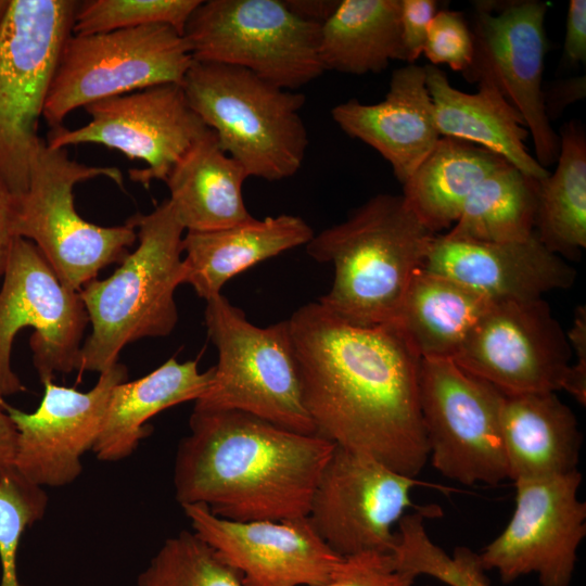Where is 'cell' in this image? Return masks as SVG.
I'll return each mask as SVG.
<instances>
[{
  "instance_id": "29",
  "label": "cell",
  "mask_w": 586,
  "mask_h": 586,
  "mask_svg": "<svg viewBox=\"0 0 586 586\" xmlns=\"http://www.w3.org/2000/svg\"><path fill=\"white\" fill-rule=\"evenodd\" d=\"M324 71L365 75L405 61L400 0H341L320 26Z\"/></svg>"
},
{
  "instance_id": "37",
  "label": "cell",
  "mask_w": 586,
  "mask_h": 586,
  "mask_svg": "<svg viewBox=\"0 0 586 586\" xmlns=\"http://www.w3.org/2000/svg\"><path fill=\"white\" fill-rule=\"evenodd\" d=\"M436 12L434 0H400L402 40L408 64L423 53L428 27Z\"/></svg>"
},
{
  "instance_id": "24",
  "label": "cell",
  "mask_w": 586,
  "mask_h": 586,
  "mask_svg": "<svg viewBox=\"0 0 586 586\" xmlns=\"http://www.w3.org/2000/svg\"><path fill=\"white\" fill-rule=\"evenodd\" d=\"M501 434L513 482L577 470L582 433L575 415L555 392L505 395Z\"/></svg>"
},
{
  "instance_id": "8",
  "label": "cell",
  "mask_w": 586,
  "mask_h": 586,
  "mask_svg": "<svg viewBox=\"0 0 586 586\" xmlns=\"http://www.w3.org/2000/svg\"><path fill=\"white\" fill-rule=\"evenodd\" d=\"M79 1L9 0L0 18V178L18 196L46 99Z\"/></svg>"
},
{
  "instance_id": "20",
  "label": "cell",
  "mask_w": 586,
  "mask_h": 586,
  "mask_svg": "<svg viewBox=\"0 0 586 586\" xmlns=\"http://www.w3.org/2000/svg\"><path fill=\"white\" fill-rule=\"evenodd\" d=\"M422 268L450 278L492 302L543 298L574 284L576 272L536 237L477 242L434 234Z\"/></svg>"
},
{
  "instance_id": "10",
  "label": "cell",
  "mask_w": 586,
  "mask_h": 586,
  "mask_svg": "<svg viewBox=\"0 0 586 586\" xmlns=\"http://www.w3.org/2000/svg\"><path fill=\"white\" fill-rule=\"evenodd\" d=\"M184 36L154 24L65 40L42 116L51 128L74 110L144 88L182 82L193 63Z\"/></svg>"
},
{
  "instance_id": "23",
  "label": "cell",
  "mask_w": 586,
  "mask_h": 586,
  "mask_svg": "<svg viewBox=\"0 0 586 586\" xmlns=\"http://www.w3.org/2000/svg\"><path fill=\"white\" fill-rule=\"evenodd\" d=\"M301 217L281 214L212 231H187L182 239L184 283L205 301L240 272L314 237Z\"/></svg>"
},
{
  "instance_id": "13",
  "label": "cell",
  "mask_w": 586,
  "mask_h": 586,
  "mask_svg": "<svg viewBox=\"0 0 586 586\" xmlns=\"http://www.w3.org/2000/svg\"><path fill=\"white\" fill-rule=\"evenodd\" d=\"M546 12L547 4L538 0L475 2L470 27L473 58L462 74L469 82L487 79L498 88L522 116L535 160L547 169L557 162L560 137L543 99Z\"/></svg>"
},
{
  "instance_id": "6",
  "label": "cell",
  "mask_w": 586,
  "mask_h": 586,
  "mask_svg": "<svg viewBox=\"0 0 586 586\" xmlns=\"http://www.w3.org/2000/svg\"><path fill=\"white\" fill-rule=\"evenodd\" d=\"M204 320L218 362L194 409L242 411L293 432L315 434L289 320L255 326L222 294L206 300Z\"/></svg>"
},
{
  "instance_id": "38",
  "label": "cell",
  "mask_w": 586,
  "mask_h": 586,
  "mask_svg": "<svg viewBox=\"0 0 586 586\" xmlns=\"http://www.w3.org/2000/svg\"><path fill=\"white\" fill-rule=\"evenodd\" d=\"M570 346L573 347L576 362L569 369L564 390L581 405L586 404V309L585 306L576 308L574 321L566 334Z\"/></svg>"
},
{
  "instance_id": "41",
  "label": "cell",
  "mask_w": 586,
  "mask_h": 586,
  "mask_svg": "<svg viewBox=\"0 0 586 586\" xmlns=\"http://www.w3.org/2000/svg\"><path fill=\"white\" fill-rule=\"evenodd\" d=\"M15 195L0 178V278L14 239Z\"/></svg>"
},
{
  "instance_id": "26",
  "label": "cell",
  "mask_w": 586,
  "mask_h": 586,
  "mask_svg": "<svg viewBox=\"0 0 586 586\" xmlns=\"http://www.w3.org/2000/svg\"><path fill=\"white\" fill-rule=\"evenodd\" d=\"M214 367L201 372L196 360L169 358L149 374L124 381L112 392L106 416L92 451L101 461L129 457L150 434L146 422L173 406L199 399L211 385Z\"/></svg>"
},
{
  "instance_id": "22",
  "label": "cell",
  "mask_w": 586,
  "mask_h": 586,
  "mask_svg": "<svg viewBox=\"0 0 586 586\" xmlns=\"http://www.w3.org/2000/svg\"><path fill=\"white\" fill-rule=\"evenodd\" d=\"M423 67L441 137L486 149L536 180L549 176L525 146L530 133L522 116L495 85L482 79L477 92L467 93L451 86L438 66Z\"/></svg>"
},
{
  "instance_id": "25",
  "label": "cell",
  "mask_w": 586,
  "mask_h": 586,
  "mask_svg": "<svg viewBox=\"0 0 586 586\" xmlns=\"http://www.w3.org/2000/svg\"><path fill=\"white\" fill-rule=\"evenodd\" d=\"M249 177L208 129L178 160L164 181L184 230L212 231L253 218L242 193Z\"/></svg>"
},
{
  "instance_id": "30",
  "label": "cell",
  "mask_w": 586,
  "mask_h": 586,
  "mask_svg": "<svg viewBox=\"0 0 586 586\" xmlns=\"http://www.w3.org/2000/svg\"><path fill=\"white\" fill-rule=\"evenodd\" d=\"M559 137L556 170L539 181L535 234L550 252L577 259L586 247V133L571 120Z\"/></svg>"
},
{
  "instance_id": "33",
  "label": "cell",
  "mask_w": 586,
  "mask_h": 586,
  "mask_svg": "<svg viewBox=\"0 0 586 586\" xmlns=\"http://www.w3.org/2000/svg\"><path fill=\"white\" fill-rule=\"evenodd\" d=\"M137 586H244L241 575L193 531L168 537Z\"/></svg>"
},
{
  "instance_id": "17",
  "label": "cell",
  "mask_w": 586,
  "mask_h": 586,
  "mask_svg": "<svg viewBox=\"0 0 586 586\" xmlns=\"http://www.w3.org/2000/svg\"><path fill=\"white\" fill-rule=\"evenodd\" d=\"M424 485L366 455L336 446L315 488L308 520L339 556L391 553L394 527Z\"/></svg>"
},
{
  "instance_id": "9",
  "label": "cell",
  "mask_w": 586,
  "mask_h": 586,
  "mask_svg": "<svg viewBox=\"0 0 586 586\" xmlns=\"http://www.w3.org/2000/svg\"><path fill=\"white\" fill-rule=\"evenodd\" d=\"M320 26L285 0H207L193 11L183 36L194 61L242 67L297 91L324 72Z\"/></svg>"
},
{
  "instance_id": "19",
  "label": "cell",
  "mask_w": 586,
  "mask_h": 586,
  "mask_svg": "<svg viewBox=\"0 0 586 586\" xmlns=\"http://www.w3.org/2000/svg\"><path fill=\"white\" fill-rule=\"evenodd\" d=\"M181 507L193 532L241 575L244 586H320L343 560L307 517L239 522L204 505Z\"/></svg>"
},
{
  "instance_id": "34",
  "label": "cell",
  "mask_w": 586,
  "mask_h": 586,
  "mask_svg": "<svg viewBox=\"0 0 586 586\" xmlns=\"http://www.w3.org/2000/svg\"><path fill=\"white\" fill-rule=\"evenodd\" d=\"M202 0H86L79 1L73 35H94L164 24L183 35L188 20Z\"/></svg>"
},
{
  "instance_id": "18",
  "label": "cell",
  "mask_w": 586,
  "mask_h": 586,
  "mask_svg": "<svg viewBox=\"0 0 586 586\" xmlns=\"http://www.w3.org/2000/svg\"><path fill=\"white\" fill-rule=\"evenodd\" d=\"M127 375V368L116 362L100 373L88 392L44 380L42 399L33 412L3 399L17 432L14 468L41 487L73 483L82 471V456L100 435L114 387Z\"/></svg>"
},
{
  "instance_id": "2",
  "label": "cell",
  "mask_w": 586,
  "mask_h": 586,
  "mask_svg": "<svg viewBox=\"0 0 586 586\" xmlns=\"http://www.w3.org/2000/svg\"><path fill=\"white\" fill-rule=\"evenodd\" d=\"M177 449L176 499L239 522L308 515L335 445L237 410L193 409Z\"/></svg>"
},
{
  "instance_id": "14",
  "label": "cell",
  "mask_w": 586,
  "mask_h": 586,
  "mask_svg": "<svg viewBox=\"0 0 586 586\" xmlns=\"http://www.w3.org/2000/svg\"><path fill=\"white\" fill-rule=\"evenodd\" d=\"M578 470L519 480L515 508L504 531L477 553L502 583L535 574L540 586H569L586 535V504L577 497Z\"/></svg>"
},
{
  "instance_id": "27",
  "label": "cell",
  "mask_w": 586,
  "mask_h": 586,
  "mask_svg": "<svg viewBox=\"0 0 586 586\" xmlns=\"http://www.w3.org/2000/svg\"><path fill=\"white\" fill-rule=\"evenodd\" d=\"M492 303L421 267L411 278L393 323L420 359H453Z\"/></svg>"
},
{
  "instance_id": "43",
  "label": "cell",
  "mask_w": 586,
  "mask_h": 586,
  "mask_svg": "<svg viewBox=\"0 0 586 586\" xmlns=\"http://www.w3.org/2000/svg\"><path fill=\"white\" fill-rule=\"evenodd\" d=\"M285 3L301 17L321 24L333 13L339 4V1L285 0Z\"/></svg>"
},
{
  "instance_id": "31",
  "label": "cell",
  "mask_w": 586,
  "mask_h": 586,
  "mask_svg": "<svg viewBox=\"0 0 586 586\" xmlns=\"http://www.w3.org/2000/svg\"><path fill=\"white\" fill-rule=\"evenodd\" d=\"M539 181L509 163L485 178L444 234L477 242H519L535 233Z\"/></svg>"
},
{
  "instance_id": "28",
  "label": "cell",
  "mask_w": 586,
  "mask_h": 586,
  "mask_svg": "<svg viewBox=\"0 0 586 586\" xmlns=\"http://www.w3.org/2000/svg\"><path fill=\"white\" fill-rule=\"evenodd\" d=\"M508 163L475 144L441 137L403 184V198L432 233L450 229L467 199L491 174Z\"/></svg>"
},
{
  "instance_id": "15",
  "label": "cell",
  "mask_w": 586,
  "mask_h": 586,
  "mask_svg": "<svg viewBox=\"0 0 586 586\" xmlns=\"http://www.w3.org/2000/svg\"><path fill=\"white\" fill-rule=\"evenodd\" d=\"M572 349L544 298L493 302L453 360L504 395L564 390Z\"/></svg>"
},
{
  "instance_id": "5",
  "label": "cell",
  "mask_w": 586,
  "mask_h": 586,
  "mask_svg": "<svg viewBox=\"0 0 586 586\" xmlns=\"http://www.w3.org/2000/svg\"><path fill=\"white\" fill-rule=\"evenodd\" d=\"M181 87L220 148L250 177L278 181L302 167L308 132L306 98L238 66L193 61Z\"/></svg>"
},
{
  "instance_id": "21",
  "label": "cell",
  "mask_w": 586,
  "mask_h": 586,
  "mask_svg": "<svg viewBox=\"0 0 586 586\" xmlns=\"http://www.w3.org/2000/svg\"><path fill=\"white\" fill-rule=\"evenodd\" d=\"M332 119L349 137L374 149L404 184L441 138L423 66L395 69L382 101L365 104L357 99L335 105Z\"/></svg>"
},
{
  "instance_id": "16",
  "label": "cell",
  "mask_w": 586,
  "mask_h": 586,
  "mask_svg": "<svg viewBox=\"0 0 586 586\" xmlns=\"http://www.w3.org/2000/svg\"><path fill=\"white\" fill-rule=\"evenodd\" d=\"M91 119L77 129L51 128L47 144L54 149L95 143L148 164L130 169L132 181L145 188L165 180L184 152L209 128L189 105L180 84L157 85L106 98L85 106Z\"/></svg>"
},
{
  "instance_id": "7",
  "label": "cell",
  "mask_w": 586,
  "mask_h": 586,
  "mask_svg": "<svg viewBox=\"0 0 586 586\" xmlns=\"http://www.w3.org/2000/svg\"><path fill=\"white\" fill-rule=\"evenodd\" d=\"M99 176L123 186L118 168L80 164L66 149L51 148L40 139L27 189L15 196V235L33 242L61 283L73 291H80L105 266L120 264L137 241L130 218L120 226L102 227L77 213L75 184Z\"/></svg>"
},
{
  "instance_id": "3",
  "label": "cell",
  "mask_w": 586,
  "mask_h": 586,
  "mask_svg": "<svg viewBox=\"0 0 586 586\" xmlns=\"http://www.w3.org/2000/svg\"><path fill=\"white\" fill-rule=\"evenodd\" d=\"M433 235L403 195L372 196L306 244L311 258L334 268L332 286L318 302L352 326L393 323Z\"/></svg>"
},
{
  "instance_id": "35",
  "label": "cell",
  "mask_w": 586,
  "mask_h": 586,
  "mask_svg": "<svg viewBox=\"0 0 586 586\" xmlns=\"http://www.w3.org/2000/svg\"><path fill=\"white\" fill-rule=\"evenodd\" d=\"M423 53L432 65L446 64L461 73L469 68L473 58V38L461 12H436L428 27Z\"/></svg>"
},
{
  "instance_id": "36",
  "label": "cell",
  "mask_w": 586,
  "mask_h": 586,
  "mask_svg": "<svg viewBox=\"0 0 586 586\" xmlns=\"http://www.w3.org/2000/svg\"><path fill=\"white\" fill-rule=\"evenodd\" d=\"M415 578L398 570L390 553L362 552L343 558L320 586H412Z\"/></svg>"
},
{
  "instance_id": "44",
  "label": "cell",
  "mask_w": 586,
  "mask_h": 586,
  "mask_svg": "<svg viewBox=\"0 0 586 586\" xmlns=\"http://www.w3.org/2000/svg\"><path fill=\"white\" fill-rule=\"evenodd\" d=\"M9 0H0V18L5 11Z\"/></svg>"
},
{
  "instance_id": "39",
  "label": "cell",
  "mask_w": 586,
  "mask_h": 586,
  "mask_svg": "<svg viewBox=\"0 0 586 586\" xmlns=\"http://www.w3.org/2000/svg\"><path fill=\"white\" fill-rule=\"evenodd\" d=\"M562 59L565 64L576 65L586 61V1L569 2Z\"/></svg>"
},
{
  "instance_id": "11",
  "label": "cell",
  "mask_w": 586,
  "mask_h": 586,
  "mask_svg": "<svg viewBox=\"0 0 586 586\" xmlns=\"http://www.w3.org/2000/svg\"><path fill=\"white\" fill-rule=\"evenodd\" d=\"M505 395L453 359H420V411L432 466L463 485L509 479L501 434Z\"/></svg>"
},
{
  "instance_id": "40",
  "label": "cell",
  "mask_w": 586,
  "mask_h": 586,
  "mask_svg": "<svg viewBox=\"0 0 586 586\" xmlns=\"http://www.w3.org/2000/svg\"><path fill=\"white\" fill-rule=\"evenodd\" d=\"M585 93V75L556 81L548 91L543 90L544 106L548 119L558 118L569 104L583 99Z\"/></svg>"
},
{
  "instance_id": "32",
  "label": "cell",
  "mask_w": 586,
  "mask_h": 586,
  "mask_svg": "<svg viewBox=\"0 0 586 586\" xmlns=\"http://www.w3.org/2000/svg\"><path fill=\"white\" fill-rule=\"evenodd\" d=\"M435 512L434 508L425 507L399 520L390 553L395 566L413 577L429 575L448 586H491L477 553L458 547L449 556L432 542L424 519Z\"/></svg>"
},
{
  "instance_id": "4",
  "label": "cell",
  "mask_w": 586,
  "mask_h": 586,
  "mask_svg": "<svg viewBox=\"0 0 586 586\" xmlns=\"http://www.w3.org/2000/svg\"><path fill=\"white\" fill-rule=\"evenodd\" d=\"M139 242L106 279L80 289L91 333L81 345L78 372H103L120 351L143 337L167 336L178 321L175 291L184 283V228L165 200L146 215L130 218Z\"/></svg>"
},
{
  "instance_id": "12",
  "label": "cell",
  "mask_w": 586,
  "mask_h": 586,
  "mask_svg": "<svg viewBox=\"0 0 586 586\" xmlns=\"http://www.w3.org/2000/svg\"><path fill=\"white\" fill-rule=\"evenodd\" d=\"M0 289V397L26 388L11 365L17 332L34 328L33 361L40 381L79 370L89 322L79 291L64 286L36 245L16 237Z\"/></svg>"
},
{
  "instance_id": "1",
  "label": "cell",
  "mask_w": 586,
  "mask_h": 586,
  "mask_svg": "<svg viewBox=\"0 0 586 586\" xmlns=\"http://www.w3.org/2000/svg\"><path fill=\"white\" fill-rule=\"evenodd\" d=\"M288 320L315 434L416 477L429 460L420 357L400 330L348 324L319 302Z\"/></svg>"
},
{
  "instance_id": "42",
  "label": "cell",
  "mask_w": 586,
  "mask_h": 586,
  "mask_svg": "<svg viewBox=\"0 0 586 586\" xmlns=\"http://www.w3.org/2000/svg\"><path fill=\"white\" fill-rule=\"evenodd\" d=\"M17 432L0 397V476L14 469Z\"/></svg>"
}]
</instances>
